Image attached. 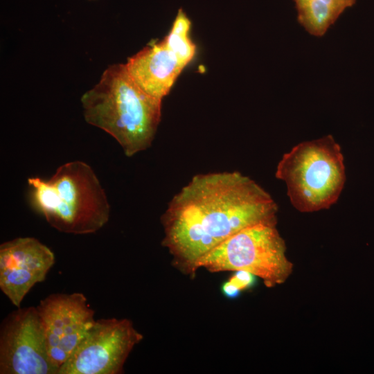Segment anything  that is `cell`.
<instances>
[{"mask_svg": "<svg viewBox=\"0 0 374 374\" xmlns=\"http://www.w3.org/2000/svg\"><path fill=\"white\" fill-rule=\"evenodd\" d=\"M33 208L54 229L77 235L93 233L105 226L110 206L90 166L82 161L61 165L47 180L29 177Z\"/></svg>", "mask_w": 374, "mask_h": 374, "instance_id": "3957f363", "label": "cell"}, {"mask_svg": "<svg viewBox=\"0 0 374 374\" xmlns=\"http://www.w3.org/2000/svg\"><path fill=\"white\" fill-rule=\"evenodd\" d=\"M299 24L310 34L323 36L340 15L356 0H294Z\"/></svg>", "mask_w": 374, "mask_h": 374, "instance_id": "8fae6325", "label": "cell"}, {"mask_svg": "<svg viewBox=\"0 0 374 374\" xmlns=\"http://www.w3.org/2000/svg\"><path fill=\"white\" fill-rule=\"evenodd\" d=\"M36 307L44 326L51 359L59 370L93 326L94 311L80 292L51 294Z\"/></svg>", "mask_w": 374, "mask_h": 374, "instance_id": "ba28073f", "label": "cell"}, {"mask_svg": "<svg viewBox=\"0 0 374 374\" xmlns=\"http://www.w3.org/2000/svg\"><path fill=\"white\" fill-rule=\"evenodd\" d=\"M126 70L148 95L162 100L186 67L162 40L151 44L127 59Z\"/></svg>", "mask_w": 374, "mask_h": 374, "instance_id": "30bf717a", "label": "cell"}, {"mask_svg": "<svg viewBox=\"0 0 374 374\" xmlns=\"http://www.w3.org/2000/svg\"><path fill=\"white\" fill-rule=\"evenodd\" d=\"M197 267L213 273L247 271L269 288L284 283L293 271L276 223H260L240 230L202 258Z\"/></svg>", "mask_w": 374, "mask_h": 374, "instance_id": "5b68a950", "label": "cell"}, {"mask_svg": "<svg viewBox=\"0 0 374 374\" xmlns=\"http://www.w3.org/2000/svg\"><path fill=\"white\" fill-rule=\"evenodd\" d=\"M241 292L252 287L256 282V276L244 270L234 271L228 279Z\"/></svg>", "mask_w": 374, "mask_h": 374, "instance_id": "4fadbf2b", "label": "cell"}, {"mask_svg": "<svg viewBox=\"0 0 374 374\" xmlns=\"http://www.w3.org/2000/svg\"><path fill=\"white\" fill-rule=\"evenodd\" d=\"M85 121L111 135L127 157L152 144L161 116V100L140 89L125 64L109 65L80 98Z\"/></svg>", "mask_w": 374, "mask_h": 374, "instance_id": "7a4b0ae2", "label": "cell"}, {"mask_svg": "<svg viewBox=\"0 0 374 374\" xmlns=\"http://www.w3.org/2000/svg\"><path fill=\"white\" fill-rule=\"evenodd\" d=\"M1 374H58L37 307L18 308L0 327Z\"/></svg>", "mask_w": 374, "mask_h": 374, "instance_id": "52a82bcc", "label": "cell"}, {"mask_svg": "<svg viewBox=\"0 0 374 374\" xmlns=\"http://www.w3.org/2000/svg\"><path fill=\"white\" fill-rule=\"evenodd\" d=\"M91 1H93V0H91Z\"/></svg>", "mask_w": 374, "mask_h": 374, "instance_id": "9a60e30c", "label": "cell"}, {"mask_svg": "<svg viewBox=\"0 0 374 374\" xmlns=\"http://www.w3.org/2000/svg\"><path fill=\"white\" fill-rule=\"evenodd\" d=\"M221 291L223 295L229 299L238 298L241 293V291L229 280L222 285Z\"/></svg>", "mask_w": 374, "mask_h": 374, "instance_id": "5bb4252c", "label": "cell"}, {"mask_svg": "<svg viewBox=\"0 0 374 374\" xmlns=\"http://www.w3.org/2000/svg\"><path fill=\"white\" fill-rule=\"evenodd\" d=\"M270 195L239 172L197 175L170 201L161 217L162 244L175 267L192 277L199 260L240 230L277 224Z\"/></svg>", "mask_w": 374, "mask_h": 374, "instance_id": "6da1fadb", "label": "cell"}, {"mask_svg": "<svg viewBox=\"0 0 374 374\" xmlns=\"http://www.w3.org/2000/svg\"><path fill=\"white\" fill-rule=\"evenodd\" d=\"M191 21L182 8H179L168 35L163 39L186 66L193 59L196 46L190 37Z\"/></svg>", "mask_w": 374, "mask_h": 374, "instance_id": "7c38bea8", "label": "cell"}, {"mask_svg": "<svg viewBox=\"0 0 374 374\" xmlns=\"http://www.w3.org/2000/svg\"><path fill=\"white\" fill-rule=\"evenodd\" d=\"M143 336L127 319L96 320L58 374H121Z\"/></svg>", "mask_w": 374, "mask_h": 374, "instance_id": "8992f818", "label": "cell"}, {"mask_svg": "<svg viewBox=\"0 0 374 374\" xmlns=\"http://www.w3.org/2000/svg\"><path fill=\"white\" fill-rule=\"evenodd\" d=\"M55 263L53 252L37 239L17 238L0 245V289L17 308L43 282Z\"/></svg>", "mask_w": 374, "mask_h": 374, "instance_id": "9c48e42d", "label": "cell"}, {"mask_svg": "<svg viewBox=\"0 0 374 374\" xmlns=\"http://www.w3.org/2000/svg\"><path fill=\"white\" fill-rule=\"evenodd\" d=\"M344 156L331 135L300 143L283 154L276 177L283 181L292 206L302 213L329 208L346 181Z\"/></svg>", "mask_w": 374, "mask_h": 374, "instance_id": "277c9868", "label": "cell"}]
</instances>
